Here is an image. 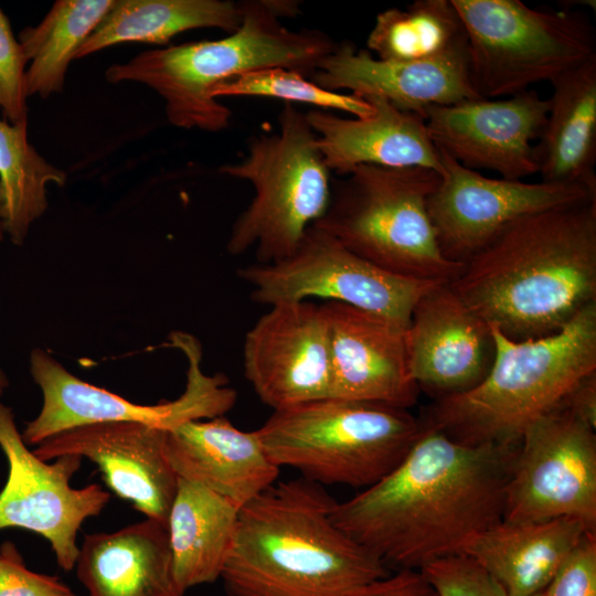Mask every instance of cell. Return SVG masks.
Instances as JSON below:
<instances>
[{
	"label": "cell",
	"instance_id": "cell-39",
	"mask_svg": "<svg viewBox=\"0 0 596 596\" xmlns=\"http://www.w3.org/2000/svg\"><path fill=\"white\" fill-rule=\"evenodd\" d=\"M3 235H4V233H3V230H2V226H1V223H0V241L3 238Z\"/></svg>",
	"mask_w": 596,
	"mask_h": 596
},
{
	"label": "cell",
	"instance_id": "cell-38",
	"mask_svg": "<svg viewBox=\"0 0 596 596\" xmlns=\"http://www.w3.org/2000/svg\"><path fill=\"white\" fill-rule=\"evenodd\" d=\"M8 386H9V379L0 365V396L4 393Z\"/></svg>",
	"mask_w": 596,
	"mask_h": 596
},
{
	"label": "cell",
	"instance_id": "cell-37",
	"mask_svg": "<svg viewBox=\"0 0 596 596\" xmlns=\"http://www.w3.org/2000/svg\"><path fill=\"white\" fill-rule=\"evenodd\" d=\"M560 405L596 429V371L582 377Z\"/></svg>",
	"mask_w": 596,
	"mask_h": 596
},
{
	"label": "cell",
	"instance_id": "cell-8",
	"mask_svg": "<svg viewBox=\"0 0 596 596\" xmlns=\"http://www.w3.org/2000/svg\"><path fill=\"white\" fill-rule=\"evenodd\" d=\"M278 125V131L253 138L242 161L220 169L255 189L232 225L227 251L241 255L255 248L258 264L290 256L331 195L330 170L306 114L285 103Z\"/></svg>",
	"mask_w": 596,
	"mask_h": 596
},
{
	"label": "cell",
	"instance_id": "cell-4",
	"mask_svg": "<svg viewBox=\"0 0 596 596\" xmlns=\"http://www.w3.org/2000/svg\"><path fill=\"white\" fill-rule=\"evenodd\" d=\"M299 13L297 1H244L240 26L219 40L189 42L141 52L105 72L111 84L136 82L164 100L168 120L175 127L220 131L231 110L211 96L212 89L238 75L270 67L310 77L337 46L320 31H294L280 19Z\"/></svg>",
	"mask_w": 596,
	"mask_h": 596
},
{
	"label": "cell",
	"instance_id": "cell-19",
	"mask_svg": "<svg viewBox=\"0 0 596 596\" xmlns=\"http://www.w3.org/2000/svg\"><path fill=\"white\" fill-rule=\"evenodd\" d=\"M407 344L413 377L434 401L476 387L490 371L496 353L490 326L448 283L415 305Z\"/></svg>",
	"mask_w": 596,
	"mask_h": 596
},
{
	"label": "cell",
	"instance_id": "cell-1",
	"mask_svg": "<svg viewBox=\"0 0 596 596\" xmlns=\"http://www.w3.org/2000/svg\"><path fill=\"white\" fill-rule=\"evenodd\" d=\"M423 429L405 458L375 485L336 503L332 520L395 570L461 554L503 519L515 447L466 445Z\"/></svg>",
	"mask_w": 596,
	"mask_h": 596
},
{
	"label": "cell",
	"instance_id": "cell-24",
	"mask_svg": "<svg viewBox=\"0 0 596 596\" xmlns=\"http://www.w3.org/2000/svg\"><path fill=\"white\" fill-rule=\"evenodd\" d=\"M589 532L574 519L540 522L501 520L476 535L461 554L471 557L504 589L507 596L543 592Z\"/></svg>",
	"mask_w": 596,
	"mask_h": 596
},
{
	"label": "cell",
	"instance_id": "cell-2",
	"mask_svg": "<svg viewBox=\"0 0 596 596\" xmlns=\"http://www.w3.org/2000/svg\"><path fill=\"white\" fill-rule=\"evenodd\" d=\"M449 286L511 340L561 330L596 302V200L513 221L464 263Z\"/></svg>",
	"mask_w": 596,
	"mask_h": 596
},
{
	"label": "cell",
	"instance_id": "cell-36",
	"mask_svg": "<svg viewBox=\"0 0 596 596\" xmlns=\"http://www.w3.org/2000/svg\"><path fill=\"white\" fill-rule=\"evenodd\" d=\"M347 596H440L421 570H396L366 583Z\"/></svg>",
	"mask_w": 596,
	"mask_h": 596
},
{
	"label": "cell",
	"instance_id": "cell-21",
	"mask_svg": "<svg viewBox=\"0 0 596 596\" xmlns=\"http://www.w3.org/2000/svg\"><path fill=\"white\" fill-rule=\"evenodd\" d=\"M362 97L373 108L362 118H343L322 109L306 113L330 171L344 175L369 164L425 168L443 174L440 151L429 137L424 117L379 96Z\"/></svg>",
	"mask_w": 596,
	"mask_h": 596
},
{
	"label": "cell",
	"instance_id": "cell-13",
	"mask_svg": "<svg viewBox=\"0 0 596 596\" xmlns=\"http://www.w3.org/2000/svg\"><path fill=\"white\" fill-rule=\"evenodd\" d=\"M0 448L8 461V479L0 491V530L19 528L43 536L58 566L75 567L76 540L86 519L98 515L110 499L99 485L73 488L79 456L67 455L49 464L23 441L13 411L0 402Z\"/></svg>",
	"mask_w": 596,
	"mask_h": 596
},
{
	"label": "cell",
	"instance_id": "cell-25",
	"mask_svg": "<svg viewBox=\"0 0 596 596\" xmlns=\"http://www.w3.org/2000/svg\"><path fill=\"white\" fill-rule=\"evenodd\" d=\"M545 125L534 145L542 181L596 193V56L551 82Z\"/></svg>",
	"mask_w": 596,
	"mask_h": 596
},
{
	"label": "cell",
	"instance_id": "cell-40",
	"mask_svg": "<svg viewBox=\"0 0 596 596\" xmlns=\"http://www.w3.org/2000/svg\"><path fill=\"white\" fill-rule=\"evenodd\" d=\"M533 596H544V593L541 592V593H538V594H535V595H533Z\"/></svg>",
	"mask_w": 596,
	"mask_h": 596
},
{
	"label": "cell",
	"instance_id": "cell-32",
	"mask_svg": "<svg viewBox=\"0 0 596 596\" xmlns=\"http://www.w3.org/2000/svg\"><path fill=\"white\" fill-rule=\"evenodd\" d=\"M26 65L21 44L0 9V109L13 125L28 123Z\"/></svg>",
	"mask_w": 596,
	"mask_h": 596
},
{
	"label": "cell",
	"instance_id": "cell-3",
	"mask_svg": "<svg viewBox=\"0 0 596 596\" xmlns=\"http://www.w3.org/2000/svg\"><path fill=\"white\" fill-rule=\"evenodd\" d=\"M337 501L299 478L272 485L238 511L221 578L230 596H347L390 574L332 520Z\"/></svg>",
	"mask_w": 596,
	"mask_h": 596
},
{
	"label": "cell",
	"instance_id": "cell-12",
	"mask_svg": "<svg viewBox=\"0 0 596 596\" xmlns=\"http://www.w3.org/2000/svg\"><path fill=\"white\" fill-rule=\"evenodd\" d=\"M562 405L533 422L518 445L503 519H574L596 533V434Z\"/></svg>",
	"mask_w": 596,
	"mask_h": 596
},
{
	"label": "cell",
	"instance_id": "cell-6",
	"mask_svg": "<svg viewBox=\"0 0 596 596\" xmlns=\"http://www.w3.org/2000/svg\"><path fill=\"white\" fill-rule=\"evenodd\" d=\"M422 429L408 409L327 397L273 411L256 432L277 467L321 486L365 489L398 466Z\"/></svg>",
	"mask_w": 596,
	"mask_h": 596
},
{
	"label": "cell",
	"instance_id": "cell-28",
	"mask_svg": "<svg viewBox=\"0 0 596 596\" xmlns=\"http://www.w3.org/2000/svg\"><path fill=\"white\" fill-rule=\"evenodd\" d=\"M114 0H57L35 26L19 33L29 66L26 94L47 98L64 89L75 53L99 24Z\"/></svg>",
	"mask_w": 596,
	"mask_h": 596
},
{
	"label": "cell",
	"instance_id": "cell-18",
	"mask_svg": "<svg viewBox=\"0 0 596 596\" xmlns=\"http://www.w3.org/2000/svg\"><path fill=\"white\" fill-rule=\"evenodd\" d=\"M321 306L329 338L330 397L414 406L421 390L411 371L407 328L345 304Z\"/></svg>",
	"mask_w": 596,
	"mask_h": 596
},
{
	"label": "cell",
	"instance_id": "cell-15",
	"mask_svg": "<svg viewBox=\"0 0 596 596\" xmlns=\"http://www.w3.org/2000/svg\"><path fill=\"white\" fill-rule=\"evenodd\" d=\"M246 380L273 411L330 397L327 319L309 300L272 305L243 343Z\"/></svg>",
	"mask_w": 596,
	"mask_h": 596
},
{
	"label": "cell",
	"instance_id": "cell-9",
	"mask_svg": "<svg viewBox=\"0 0 596 596\" xmlns=\"http://www.w3.org/2000/svg\"><path fill=\"white\" fill-rule=\"evenodd\" d=\"M462 22L472 85L480 97L513 96L596 56L589 20L571 9L520 0H451Z\"/></svg>",
	"mask_w": 596,
	"mask_h": 596
},
{
	"label": "cell",
	"instance_id": "cell-30",
	"mask_svg": "<svg viewBox=\"0 0 596 596\" xmlns=\"http://www.w3.org/2000/svg\"><path fill=\"white\" fill-rule=\"evenodd\" d=\"M66 177L29 142L28 123L0 118V223L13 244L22 245L46 211L49 184L62 187Z\"/></svg>",
	"mask_w": 596,
	"mask_h": 596
},
{
	"label": "cell",
	"instance_id": "cell-33",
	"mask_svg": "<svg viewBox=\"0 0 596 596\" xmlns=\"http://www.w3.org/2000/svg\"><path fill=\"white\" fill-rule=\"evenodd\" d=\"M421 571L440 596H507L501 585L465 554L436 560Z\"/></svg>",
	"mask_w": 596,
	"mask_h": 596
},
{
	"label": "cell",
	"instance_id": "cell-14",
	"mask_svg": "<svg viewBox=\"0 0 596 596\" xmlns=\"http://www.w3.org/2000/svg\"><path fill=\"white\" fill-rule=\"evenodd\" d=\"M440 151L443 174L427 199L439 249L464 264L513 221L538 212L596 200L583 185L485 177Z\"/></svg>",
	"mask_w": 596,
	"mask_h": 596
},
{
	"label": "cell",
	"instance_id": "cell-34",
	"mask_svg": "<svg viewBox=\"0 0 596 596\" xmlns=\"http://www.w3.org/2000/svg\"><path fill=\"white\" fill-rule=\"evenodd\" d=\"M0 596H75L58 576L29 570L17 545H0Z\"/></svg>",
	"mask_w": 596,
	"mask_h": 596
},
{
	"label": "cell",
	"instance_id": "cell-16",
	"mask_svg": "<svg viewBox=\"0 0 596 596\" xmlns=\"http://www.w3.org/2000/svg\"><path fill=\"white\" fill-rule=\"evenodd\" d=\"M549 107V99L528 89L502 99L433 106L424 119L434 145L464 167L523 180L538 173L533 142L542 132Z\"/></svg>",
	"mask_w": 596,
	"mask_h": 596
},
{
	"label": "cell",
	"instance_id": "cell-10",
	"mask_svg": "<svg viewBox=\"0 0 596 596\" xmlns=\"http://www.w3.org/2000/svg\"><path fill=\"white\" fill-rule=\"evenodd\" d=\"M171 345L188 360L185 391L174 401L141 405L89 384L41 348L30 354V373L43 394L42 408L21 433L28 446H38L65 430L108 422H134L171 430L183 423L223 416L236 401L223 375L201 370L199 341L184 332L171 334Z\"/></svg>",
	"mask_w": 596,
	"mask_h": 596
},
{
	"label": "cell",
	"instance_id": "cell-26",
	"mask_svg": "<svg viewBox=\"0 0 596 596\" xmlns=\"http://www.w3.org/2000/svg\"><path fill=\"white\" fill-rule=\"evenodd\" d=\"M238 511L220 494L179 478L167 529L174 577L182 592L221 578Z\"/></svg>",
	"mask_w": 596,
	"mask_h": 596
},
{
	"label": "cell",
	"instance_id": "cell-11",
	"mask_svg": "<svg viewBox=\"0 0 596 596\" xmlns=\"http://www.w3.org/2000/svg\"><path fill=\"white\" fill-rule=\"evenodd\" d=\"M237 275L253 288L252 299L259 304L316 297L382 316L406 328L417 301L444 284L389 273L313 225L290 256L240 268Z\"/></svg>",
	"mask_w": 596,
	"mask_h": 596
},
{
	"label": "cell",
	"instance_id": "cell-7",
	"mask_svg": "<svg viewBox=\"0 0 596 596\" xmlns=\"http://www.w3.org/2000/svg\"><path fill=\"white\" fill-rule=\"evenodd\" d=\"M440 174L425 168L362 164L331 183L312 225L377 267L402 277L450 283L464 264L441 254L427 211Z\"/></svg>",
	"mask_w": 596,
	"mask_h": 596
},
{
	"label": "cell",
	"instance_id": "cell-22",
	"mask_svg": "<svg viewBox=\"0 0 596 596\" xmlns=\"http://www.w3.org/2000/svg\"><path fill=\"white\" fill-rule=\"evenodd\" d=\"M164 450L179 478L201 485L240 509L274 485L280 469L268 458L256 429L241 430L223 416L168 430Z\"/></svg>",
	"mask_w": 596,
	"mask_h": 596
},
{
	"label": "cell",
	"instance_id": "cell-35",
	"mask_svg": "<svg viewBox=\"0 0 596 596\" xmlns=\"http://www.w3.org/2000/svg\"><path fill=\"white\" fill-rule=\"evenodd\" d=\"M544 596H596V533H586L543 590Z\"/></svg>",
	"mask_w": 596,
	"mask_h": 596
},
{
	"label": "cell",
	"instance_id": "cell-31",
	"mask_svg": "<svg viewBox=\"0 0 596 596\" xmlns=\"http://www.w3.org/2000/svg\"><path fill=\"white\" fill-rule=\"evenodd\" d=\"M211 96L214 99L228 96L272 97L288 104H310L318 109H338L362 118L372 113L371 103L358 94H342L324 89L302 74L270 67L252 71L216 85Z\"/></svg>",
	"mask_w": 596,
	"mask_h": 596
},
{
	"label": "cell",
	"instance_id": "cell-20",
	"mask_svg": "<svg viewBox=\"0 0 596 596\" xmlns=\"http://www.w3.org/2000/svg\"><path fill=\"white\" fill-rule=\"evenodd\" d=\"M309 79L331 92L379 96L422 117L433 106L482 98L471 82L468 49L433 61L395 62L343 42L321 60Z\"/></svg>",
	"mask_w": 596,
	"mask_h": 596
},
{
	"label": "cell",
	"instance_id": "cell-5",
	"mask_svg": "<svg viewBox=\"0 0 596 596\" xmlns=\"http://www.w3.org/2000/svg\"><path fill=\"white\" fill-rule=\"evenodd\" d=\"M490 329L496 353L487 376L468 392L433 401L419 422L461 444L515 447L596 371V302L545 337L515 341Z\"/></svg>",
	"mask_w": 596,
	"mask_h": 596
},
{
	"label": "cell",
	"instance_id": "cell-27",
	"mask_svg": "<svg viewBox=\"0 0 596 596\" xmlns=\"http://www.w3.org/2000/svg\"><path fill=\"white\" fill-rule=\"evenodd\" d=\"M243 15L244 1L114 0L74 60L125 42L163 45L174 35L193 29L217 28L232 33Z\"/></svg>",
	"mask_w": 596,
	"mask_h": 596
},
{
	"label": "cell",
	"instance_id": "cell-23",
	"mask_svg": "<svg viewBox=\"0 0 596 596\" xmlns=\"http://www.w3.org/2000/svg\"><path fill=\"white\" fill-rule=\"evenodd\" d=\"M75 567L89 596L184 595L174 577L167 525L149 518L85 535Z\"/></svg>",
	"mask_w": 596,
	"mask_h": 596
},
{
	"label": "cell",
	"instance_id": "cell-29",
	"mask_svg": "<svg viewBox=\"0 0 596 596\" xmlns=\"http://www.w3.org/2000/svg\"><path fill=\"white\" fill-rule=\"evenodd\" d=\"M366 46L375 57L395 62L433 61L468 49L451 0H416L380 12Z\"/></svg>",
	"mask_w": 596,
	"mask_h": 596
},
{
	"label": "cell",
	"instance_id": "cell-17",
	"mask_svg": "<svg viewBox=\"0 0 596 596\" xmlns=\"http://www.w3.org/2000/svg\"><path fill=\"white\" fill-rule=\"evenodd\" d=\"M167 432L134 422L97 423L60 433L33 453L44 461L67 455L89 459L116 496L167 525L179 480L166 456Z\"/></svg>",
	"mask_w": 596,
	"mask_h": 596
}]
</instances>
